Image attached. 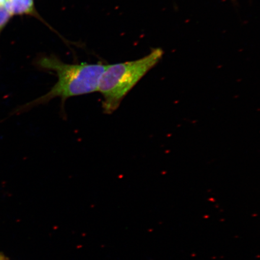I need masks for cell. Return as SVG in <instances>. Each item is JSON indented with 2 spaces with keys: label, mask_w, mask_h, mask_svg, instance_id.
Listing matches in <instances>:
<instances>
[{
  "label": "cell",
  "mask_w": 260,
  "mask_h": 260,
  "mask_svg": "<svg viewBox=\"0 0 260 260\" xmlns=\"http://www.w3.org/2000/svg\"><path fill=\"white\" fill-rule=\"evenodd\" d=\"M38 64L43 69L56 73L58 80L48 92L27 104L25 108L28 109L44 105L56 98L65 102L71 97L96 92L107 67L102 63H65L54 56L42 57Z\"/></svg>",
  "instance_id": "6da1fadb"
},
{
  "label": "cell",
  "mask_w": 260,
  "mask_h": 260,
  "mask_svg": "<svg viewBox=\"0 0 260 260\" xmlns=\"http://www.w3.org/2000/svg\"><path fill=\"white\" fill-rule=\"evenodd\" d=\"M164 54L161 48H156L138 60L107 64L98 89L103 97L104 112L110 115L115 112L123 98L159 62Z\"/></svg>",
  "instance_id": "7a4b0ae2"
},
{
  "label": "cell",
  "mask_w": 260,
  "mask_h": 260,
  "mask_svg": "<svg viewBox=\"0 0 260 260\" xmlns=\"http://www.w3.org/2000/svg\"><path fill=\"white\" fill-rule=\"evenodd\" d=\"M5 5L12 15L34 14V0H6Z\"/></svg>",
  "instance_id": "3957f363"
},
{
  "label": "cell",
  "mask_w": 260,
  "mask_h": 260,
  "mask_svg": "<svg viewBox=\"0 0 260 260\" xmlns=\"http://www.w3.org/2000/svg\"><path fill=\"white\" fill-rule=\"evenodd\" d=\"M12 16L11 13L6 8L5 3V4H0V31L8 23Z\"/></svg>",
  "instance_id": "277c9868"
},
{
  "label": "cell",
  "mask_w": 260,
  "mask_h": 260,
  "mask_svg": "<svg viewBox=\"0 0 260 260\" xmlns=\"http://www.w3.org/2000/svg\"><path fill=\"white\" fill-rule=\"evenodd\" d=\"M0 260H9L6 257L5 255L0 253Z\"/></svg>",
  "instance_id": "5b68a950"
}]
</instances>
